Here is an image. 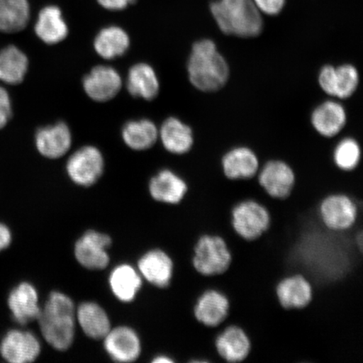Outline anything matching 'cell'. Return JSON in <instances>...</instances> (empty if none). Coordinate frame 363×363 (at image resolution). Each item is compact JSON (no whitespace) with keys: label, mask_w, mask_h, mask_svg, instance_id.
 Segmentation results:
<instances>
[{"label":"cell","mask_w":363,"mask_h":363,"mask_svg":"<svg viewBox=\"0 0 363 363\" xmlns=\"http://www.w3.org/2000/svg\"><path fill=\"white\" fill-rule=\"evenodd\" d=\"M187 68L190 83L201 92H216L229 80L228 62L210 39L194 44Z\"/></svg>","instance_id":"cell-1"},{"label":"cell","mask_w":363,"mask_h":363,"mask_svg":"<svg viewBox=\"0 0 363 363\" xmlns=\"http://www.w3.org/2000/svg\"><path fill=\"white\" fill-rule=\"evenodd\" d=\"M45 342L58 351H66L74 343L76 310L67 295L52 292L38 318Z\"/></svg>","instance_id":"cell-2"},{"label":"cell","mask_w":363,"mask_h":363,"mask_svg":"<svg viewBox=\"0 0 363 363\" xmlns=\"http://www.w3.org/2000/svg\"><path fill=\"white\" fill-rule=\"evenodd\" d=\"M211 11L218 27L227 35L257 38L262 33V13L252 0H217Z\"/></svg>","instance_id":"cell-3"},{"label":"cell","mask_w":363,"mask_h":363,"mask_svg":"<svg viewBox=\"0 0 363 363\" xmlns=\"http://www.w3.org/2000/svg\"><path fill=\"white\" fill-rule=\"evenodd\" d=\"M322 223L333 231H346L363 220V204L343 193L330 194L319 206Z\"/></svg>","instance_id":"cell-4"},{"label":"cell","mask_w":363,"mask_h":363,"mask_svg":"<svg viewBox=\"0 0 363 363\" xmlns=\"http://www.w3.org/2000/svg\"><path fill=\"white\" fill-rule=\"evenodd\" d=\"M231 259L228 246L220 235H203L195 244L192 263L199 274H223L229 269Z\"/></svg>","instance_id":"cell-5"},{"label":"cell","mask_w":363,"mask_h":363,"mask_svg":"<svg viewBox=\"0 0 363 363\" xmlns=\"http://www.w3.org/2000/svg\"><path fill=\"white\" fill-rule=\"evenodd\" d=\"M270 222L269 211L255 199H245L235 204L231 211V225L244 240L259 238L269 228Z\"/></svg>","instance_id":"cell-6"},{"label":"cell","mask_w":363,"mask_h":363,"mask_svg":"<svg viewBox=\"0 0 363 363\" xmlns=\"http://www.w3.org/2000/svg\"><path fill=\"white\" fill-rule=\"evenodd\" d=\"M257 183L272 199H288L296 184V172L282 160H271L260 167L256 176Z\"/></svg>","instance_id":"cell-7"},{"label":"cell","mask_w":363,"mask_h":363,"mask_svg":"<svg viewBox=\"0 0 363 363\" xmlns=\"http://www.w3.org/2000/svg\"><path fill=\"white\" fill-rule=\"evenodd\" d=\"M104 169L102 153L97 147H84L75 152L67 163V175L74 184L84 187L94 185Z\"/></svg>","instance_id":"cell-8"},{"label":"cell","mask_w":363,"mask_h":363,"mask_svg":"<svg viewBox=\"0 0 363 363\" xmlns=\"http://www.w3.org/2000/svg\"><path fill=\"white\" fill-rule=\"evenodd\" d=\"M359 72L352 65L339 67L325 65L318 77L320 87L326 94L339 99H347L355 94L359 84Z\"/></svg>","instance_id":"cell-9"},{"label":"cell","mask_w":363,"mask_h":363,"mask_svg":"<svg viewBox=\"0 0 363 363\" xmlns=\"http://www.w3.org/2000/svg\"><path fill=\"white\" fill-rule=\"evenodd\" d=\"M40 340L30 331L9 330L0 340V357L10 363H29L40 356Z\"/></svg>","instance_id":"cell-10"},{"label":"cell","mask_w":363,"mask_h":363,"mask_svg":"<svg viewBox=\"0 0 363 363\" xmlns=\"http://www.w3.org/2000/svg\"><path fill=\"white\" fill-rule=\"evenodd\" d=\"M111 243V238L108 235L89 230L75 244L76 259L85 269H104L110 262L106 250Z\"/></svg>","instance_id":"cell-11"},{"label":"cell","mask_w":363,"mask_h":363,"mask_svg":"<svg viewBox=\"0 0 363 363\" xmlns=\"http://www.w3.org/2000/svg\"><path fill=\"white\" fill-rule=\"evenodd\" d=\"M86 94L96 102L111 101L119 94L122 80L119 72L108 66L94 67L83 80Z\"/></svg>","instance_id":"cell-12"},{"label":"cell","mask_w":363,"mask_h":363,"mask_svg":"<svg viewBox=\"0 0 363 363\" xmlns=\"http://www.w3.org/2000/svg\"><path fill=\"white\" fill-rule=\"evenodd\" d=\"M7 306L13 320L20 325L38 320L42 308L39 306L38 293L34 285L22 282L13 288L7 298Z\"/></svg>","instance_id":"cell-13"},{"label":"cell","mask_w":363,"mask_h":363,"mask_svg":"<svg viewBox=\"0 0 363 363\" xmlns=\"http://www.w3.org/2000/svg\"><path fill=\"white\" fill-rule=\"evenodd\" d=\"M104 346L111 359L118 362H133L142 352L138 335L128 326L111 329L104 338Z\"/></svg>","instance_id":"cell-14"},{"label":"cell","mask_w":363,"mask_h":363,"mask_svg":"<svg viewBox=\"0 0 363 363\" xmlns=\"http://www.w3.org/2000/svg\"><path fill=\"white\" fill-rule=\"evenodd\" d=\"M229 311L228 298L215 289H207L202 293L194 306V315L199 323L212 328L224 323Z\"/></svg>","instance_id":"cell-15"},{"label":"cell","mask_w":363,"mask_h":363,"mask_svg":"<svg viewBox=\"0 0 363 363\" xmlns=\"http://www.w3.org/2000/svg\"><path fill=\"white\" fill-rule=\"evenodd\" d=\"M261 167L255 152L246 147H235L222 158V174L230 181H247L256 178Z\"/></svg>","instance_id":"cell-16"},{"label":"cell","mask_w":363,"mask_h":363,"mask_svg":"<svg viewBox=\"0 0 363 363\" xmlns=\"http://www.w3.org/2000/svg\"><path fill=\"white\" fill-rule=\"evenodd\" d=\"M216 347L224 363H244L251 351V342L246 331L240 326L230 325L218 334Z\"/></svg>","instance_id":"cell-17"},{"label":"cell","mask_w":363,"mask_h":363,"mask_svg":"<svg viewBox=\"0 0 363 363\" xmlns=\"http://www.w3.org/2000/svg\"><path fill=\"white\" fill-rule=\"evenodd\" d=\"M138 269L149 283L160 289L169 287L175 272L174 260L160 249L145 254L138 262Z\"/></svg>","instance_id":"cell-18"},{"label":"cell","mask_w":363,"mask_h":363,"mask_svg":"<svg viewBox=\"0 0 363 363\" xmlns=\"http://www.w3.org/2000/svg\"><path fill=\"white\" fill-rule=\"evenodd\" d=\"M149 191L155 201L178 206L189 193V185L179 174L169 169L162 170L150 181Z\"/></svg>","instance_id":"cell-19"},{"label":"cell","mask_w":363,"mask_h":363,"mask_svg":"<svg viewBox=\"0 0 363 363\" xmlns=\"http://www.w3.org/2000/svg\"><path fill=\"white\" fill-rule=\"evenodd\" d=\"M72 133L65 122L43 127L35 134V146L40 155L57 159L65 155L72 146Z\"/></svg>","instance_id":"cell-20"},{"label":"cell","mask_w":363,"mask_h":363,"mask_svg":"<svg viewBox=\"0 0 363 363\" xmlns=\"http://www.w3.org/2000/svg\"><path fill=\"white\" fill-rule=\"evenodd\" d=\"M276 294L281 306L286 310L303 308L312 301L313 287L306 277L294 274L279 281L277 284Z\"/></svg>","instance_id":"cell-21"},{"label":"cell","mask_w":363,"mask_h":363,"mask_svg":"<svg viewBox=\"0 0 363 363\" xmlns=\"http://www.w3.org/2000/svg\"><path fill=\"white\" fill-rule=\"evenodd\" d=\"M346 110L342 104L328 101L318 106L311 115V124L320 135L326 138H334L347 124Z\"/></svg>","instance_id":"cell-22"},{"label":"cell","mask_w":363,"mask_h":363,"mask_svg":"<svg viewBox=\"0 0 363 363\" xmlns=\"http://www.w3.org/2000/svg\"><path fill=\"white\" fill-rule=\"evenodd\" d=\"M35 33L40 40L48 45L60 43L67 38L68 26L60 8L45 6L38 13Z\"/></svg>","instance_id":"cell-23"},{"label":"cell","mask_w":363,"mask_h":363,"mask_svg":"<svg viewBox=\"0 0 363 363\" xmlns=\"http://www.w3.org/2000/svg\"><path fill=\"white\" fill-rule=\"evenodd\" d=\"M159 135L167 151L176 155L188 153L193 147V130L178 118L170 117L163 122Z\"/></svg>","instance_id":"cell-24"},{"label":"cell","mask_w":363,"mask_h":363,"mask_svg":"<svg viewBox=\"0 0 363 363\" xmlns=\"http://www.w3.org/2000/svg\"><path fill=\"white\" fill-rule=\"evenodd\" d=\"M126 87L133 97L151 101L157 96L160 84L151 66L147 63H138L129 70Z\"/></svg>","instance_id":"cell-25"},{"label":"cell","mask_w":363,"mask_h":363,"mask_svg":"<svg viewBox=\"0 0 363 363\" xmlns=\"http://www.w3.org/2000/svg\"><path fill=\"white\" fill-rule=\"evenodd\" d=\"M76 319L85 335L92 339H104L111 329L110 318L96 303H81L76 310Z\"/></svg>","instance_id":"cell-26"},{"label":"cell","mask_w":363,"mask_h":363,"mask_svg":"<svg viewBox=\"0 0 363 363\" xmlns=\"http://www.w3.org/2000/svg\"><path fill=\"white\" fill-rule=\"evenodd\" d=\"M29 60L16 45H8L0 51V81L10 85L22 83L28 71Z\"/></svg>","instance_id":"cell-27"},{"label":"cell","mask_w":363,"mask_h":363,"mask_svg":"<svg viewBox=\"0 0 363 363\" xmlns=\"http://www.w3.org/2000/svg\"><path fill=\"white\" fill-rule=\"evenodd\" d=\"M94 47L99 57L112 60L127 52L130 47V38L119 26H111L102 29L94 39Z\"/></svg>","instance_id":"cell-28"},{"label":"cell","mask_w":363,"mask_h":363,"mask_svg":"<svg viewBox=\"0 0 363 363\" xmlns=\"http://www.w3.org/2000/svg\"><path fill=\"white\" fill-rule=\"evenodd\" d=\"M158 135L156 125L147 119L127 122L122 129L124 143L135 151H145L152 147Z\"/></svg>","instance_id":"cell-29"},{"label":"cell","mask_w":363,"mask_h":363,"mask_svg":"<svg viewBox=\"0 0 363 363\" xmlns=\"http://www.w3.org/2000/svg\"><path fill=\"white\" fill-rule=\"evenodd\" d=\"M142 284L143 280L138 272L128 264L116 267L110 276L112 292L122 302L133 301Z\"/></svg>","instance_id":"cell-30"},{"label":"cell","mask_w":363,"mask_h":363,"mask_svg":"<svg viewBox=\"0 0 363 363\" xmlns=\"http://www.w3.org/2000/svg\"><path fill=\"white\" fill-rule=\"evenodd\" d=\"M30 16L28 0H0V31L16 33L28 25Z\"/></svg>","instance_id":"cell-31"},{"label":"cell","mask_w":363,"mask_h":363,"mask_svg":"<svg viewBox=\"0 0 363 363\" xmlns=\"http://www.w3.org/2000/svg\"><path fill=\"white\" fill-rule=\"evenodd\" d=\"M360 145L353 138H345L337 145L333 152L335 167L343 172H351L357 169L361 162Z\"/></svg>","instance_id":"cell-32"},{"label":"cell","mask_w":363,"mask_h":363,"mask_svg":"<svg viewBox=\"0 0 363 363\" xmlns=\"http://www.w3.org/2000/svg\"><path fill=\"white\" fill-rule=\"evenodd\" d=\"M12 117V104L10 94L3 87H0V130L4 128Z\"/></svg>","instance_id":"cell-33"},{"label":"cell","mask_w":363,"mask_h":363,"mask_svg":"<svg viewBox=\"0 0 363 363\" xmlns=\"http://www.w3.org/2000/svg\"><path fill=\"white\" fill-rule=\"evenodd\" d=\"M261 13L277 16L283 11L286 0H252Z\"/></svg>","instance_id":"cell-34"},{"label":"cell","mask_w":363,"mask_h":363,"mask_svg":"<svg viewBox=\"0 0 363 363\" xmlns=\"http://www.w3.org/2000/svg\"><path fill=\"white\" fill-rule=\"evenodd\" d=\"M135 2L136 0H98L99 6L111 11H123Z\"/></svg>","instance_id":"cell-35"},{"label":"cell","mask_w":363,"mask_h":363,"mask_svg":"<svg viewBox=\"0 0 363 363\" xmlns=\"http://www.w3.org/2000/svg\"><path fill=\"white\" fill-rule=\"evenodd\" d=\"M13 235L10 227L0 221V253L10 247Z\"/></svg>","instance_id":"cell-36"},{"label":"cell","mask_w":363,"mask_h":363,"mask_svg":"<svg viewBox=\"0 0 363 363\" xmlns=\"http://www.w3.org/2000/svg\"><path fill=\"white\" fill-rule=\"evenodd\" d=\"M153 362H158V363H161V362H167V363H172V362H174V359H172V358H171V357H167V356H165V355H162V356H158L155 358V359L153 360Z\"/></svg>","instance_id":"cell-37"},{"label":"cell","mask_w":363,"mask_h":363,"mask_svg":"<svg viewBox=\"0 0 363 363\" xmlns=\"http://www.w3.org/2000/svg\"><path fill=\"white\" fill-rule=\"evenodd\" d=\"M292 202H293V201H292ZM297 208H298V207H297ZM307 217H308V216H307ZM308 218H311V217H308ZM311 219L319 220V223H318V224L314 227V228H313V229H315V227L319 226L320 225H321V224H322V222H321V220L320 219V218H311ZM313 229H312V230H313ZM311 230H310V231H311ZM310 231H308V233H310ZM308 233H307V234H308ZM307 234H306V235H307ZM269 235H270V234H269ZM272 238H274V237H272ZM274 239H275V238H274ZM278 242H279V240H278ZM279 243H281V242H279ZM281 244H282V243H281ZM299 244H301V243H299ZM282 245H283V244H282ZM283 246H284V247L287 248L288 250H289V251H290V252H292V253H294V254H295V252H296V251L293 252V251H292V250H290V249H289V248H288L287 247H285V246H284V245H283ZM297 248H298V247H297ZM297 248H296V250H297Z\"/></svg>","instance_id":"cell-38"},{"label":"cell","mask_w":363,"mask_h":363,"mask_svg":"<svg viewBox=\"0 0 363 363\" xmlns=\"http://www.w3.org/2000/svg\"><path fill=\"white\" fill-rule=\"evenodd\" d=\"M293 203H294V202H293ZM321 222H322V221H321ZM321 225H322V224H321ZM320 225H319V226H320ZM317 227H318V226H317ZM315 228H316V227H315ZM313 230H314V229H313ZM275 240H276V239H275ZM277 242H278V240H277ZM301 242H302V240H301ZM280 244H281V243H280ZM281 245H282V244H281ZM298 246H299V245H298ZM283 247H284V246H283ZM285 248H286V247H285ZM286 249H287V248H286ZM287 250H288V249H287ZM288 251H289V250H288ZM296 251H297V250H296ZM289 252H290V251H289ZM291 253H292V252H291ZM295 253H296V252H295ZM292 255L294 257V256H295V254L292 253Z\"/></svg>","instance_id":"cell-39"},{"label":"cell","mask_w":363,"mask_h":363,"mask_svg":"<svg viewBox=\"0 0 363 363\" xmlns=\"http://www.w3.org/2000/svg\"><path fill=\"white\" fill-rule=\"evenodd\" d=\"M278 243H279V242H278ZM279 245H280V244H279ZM280 246H281V245H280ZM281 247H282V246H281ZM283 248H284V247H283ZM284 250H285V249H284ZM285 251H286V250H285ZM286 252H287V251H286ZM288 253H289V252H288ZM289 256H290V255H289ZM291 260H292V258H291ZM292 262H293V261H292ZM293 266H294V264H293ZM294 272H295V271H294Z\"/></svg>","instance_id":"cell-40"}]
</instances>
